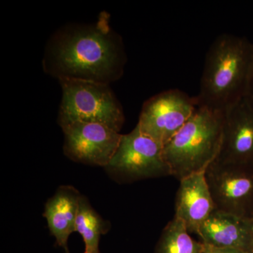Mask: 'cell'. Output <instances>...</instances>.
Masks as SVG:
<instances>
[{
	"label": "cell",
	"instance_id": "cell-1",
	"mask_svg": "<svg viewBox=\"0 0 253 253\" xmlns=\"http://www.w3.org/2000/svg\"><path fill=\"white\" fill-rule=\"evenodd\" d=\"M126 55L122 37L100 13L91 23H68L51 35L42 59L44 72L60 80L109 84L122 77Z\"/></svg>",
	"mask_w": 253,
	"mask_h": 253
},
{
	"label": "cell",
	"instance_id": "cell-2",
	"mask_svg": "<svg viewBox=\"0 0 253 253\" xmlns=\"http://www.w3.org/2000/svg\"><path fill=\"white\" fill-rule=\"evenodd\" d=\"M253 73V43L224 33L210 46L196 96L198 106L225 113L249 93Z\"/></svg>",
	"mask_w": 253,
	"mask_h": 253
},
{
	"label": "cell",
	"instance_id": "cell-3",
	"mask_svg": "<svg viewBox=\"0 0 253 253\" xmlns=\"http://www.w3.org/2000/svg\"><path fill=\"white\" fill-rule=\"evenodd\" d=\"M224 113L198 106L187 122L163 148L171 176L178 180L206 172L220 150Z\"/></svg>",
	"mask_w": 253,
	"mask_h": 253
},
{
	"label": "cell",
	"instance_id": "cell-4",
	"mask_svg": "<svg viewBox=\"0 0 253 253\" xmlns=\"http://www.w3.org/2000/svg\"><path fill=\"white\" fill-rule=\"evenodd\" d=\"M59 82L62 89L60 126L76 122L99 123L121 132L124 112L109 84L77 80Z\"/></svg>",
	"mask_w": 253,
	"mask_h": 253
},
{
	"label": "cell",
	"instance_id": "cell-5",
	"mask_svg": "<svg viewBox=\"0 0 253 253\" xmlns=\"http://www.w3.org/2000/svg\"><path fill=\"white\" fill-rule=\"evenodd\" d=\"M163 148L136 126L130 132L123 134L117 151L104 168L119 182L171 176Z\"/></svg>",
	"mask_w": 253,
	"mask_h": 253
},
{
	"label": "cell",
	"instance_id": "cell-6",
	"mask_svg": "<svg viewBox=\"0 0 253 253\" xmlns=\"http://www.w3.org/2000/svg\"><path fill=\"white\" fill-rule=\"evenodd\" d=\"M206 177L215 210L253 219V166L214 161Z\"/></svg>",
	"mask_w": 253,
	"mask_h": 253
},
{
	"label": "cell",
	"instance_id": "cell-7",
	"mask_svg": "<svg viewBox=\"0 0 253 253\" xmlns=\"http://www.w3.org/2000/svg\"><path fill=\"white\" fill-rule=\"evenodd\" d=\"M198 107L196 97L177 89H168L145 101L137 126L141 132L165 146Z\"/></svg>",
	"mask_w": 253,
	"mask_h": 253
},
{
	"label": "cell",
	"instance_id": "cell-8",
	"mask_svg": "<svg viewBox=\"0 0 253 253\" xmlns=\"http://www.w3.org/2000/svg\"><path fill=\"white\" fill-rule=\"evenodd\" d=\"M61 127L66 157L74 162L103 168L112 159L123 135L99 123L76 122Z\"/></svg>",
	"mask_w": 253,
	"mask_h": 253
},
{
	"label": "cell",
	"instance_id": "cell-9",
	"mask_svg": "<svg viewBox=\"0 0 253 253\" xmlns=\"http://www.w3.org/2000/svg\"><path fill=\"white\" fill-rule=\"evenodd\" d=\"M215 161L253 166V108L246 98L224 113L222 139Z\"/></svg>",
	"mask_w": 253,
	"mask_h": 253
},
{
	"label": "cell",
	"instance_id": "cell-10",
	"mask_svg": "<svg viewBox=\"0 0 253 253\" xmlns=\"http://www.w3.org/2000/svg\"><path fill=\"white\" fill-rule=\"evenodd\" d=\"M197 234L206 246L253 253V219L214 210Z\"/></svg>",
	"mask_w": 253,
	"mask_h": 253
},
{
	"label": "cell",
	"instance_id": "cell-11",
	"mask_svg": "<svg viewBox=\"0 0 253 253\" xmlns=\"http://www.w3.org/2000/svg\"><path fill=\"white\" fill-rule=\"evenodd\" d=\"M179 181L174 217L182 221L189 232L197 234L200 227L215 210L206 172L186 176Z\"/></svg>",
	"mask_w": 253,
	"mask_h": 253
},
{
	"label": "cell",
	"instance_id": "cell-12",
	"mask_svg": "<svg viewBox=\"0 0 253 253\" xmlns=\"http://www.w3.org/2000/svg\"><path fill=\"white\" fill-rule=\"evenodd\" d=\"M78 189L70 185L61 186L46 201L43 217L45 218L50 233L56 244L66 253H70L68 241L75 231L80 201L82 198Z\"/></svg>",
	"mask_w": 253,
	"mask_h": 253
},
{
	"label": "cell",
	"instance_id": "cell-13",
	"mask_svg": "<svg viewBox=\"0 0 253 253\" xmlns=\"http://www.w3.org/2000/svg\"><path fill=\"white\" fill-rule=\"evenodd\" d=\"M111 224L92 208L85 196H82L76 221L75 231L79 233L84 243V253H101V236L107 234Z\"/></svg>",
	"mask_w": 253,
	"mask_h": 253
},
{
	"label": "cell",
	"instance_id": "cell-14",
	"mask_svg": "<svg viewBox=\"0 0 253 253\" xmlns=\"http://www.w3.org/2000/svg\"><path fill=\"white\" fill-rule=\"evenodd\" d=\"M204 247L189 235L185 224L174 217L163 229L154 253H204Z\"/></svg>",
	"mask_w": 253,
	"mask_h": 253
},
{
	"label": "cell",
	"instance_id": "cell-15",
	"mask_svg": "<svg viewBox=\"0 0 253 253\" xmlns=\"http://www.w3.org/2000/svg\"><path fill=\"white\" fill-rule=\"evenodd\" d=\"M204 253H253L234 249H219L204 245Z\"/></svg>",
	"mask_w": 253,
	"mask_h": 253
},
{
	"label": "cell",
	"instance_id": "cell-16",
	"mask_svg": "<svg viewBox=\"0 0 253 253\" xmlns=\"http://www.w3.org/2000/svg\"><path fill=\"white\" fill-rule=\"evenodd\" d=\"M246 99L248 100L249 104L253 108V73L252 79H251V85H250L249 93H248Z\"/></svg>",
	"mask_w": 253,
	"mask_h": 253
},
{
	"label": "cell",
	"instance_id": "cell-17",
	"mask_svg": "<svg viewBox=\"0 0 253 253\" xmlns=\"http://www.w3.org/2000/svg\"></svg>",
	"mask_w": 253,
	"mask_h": 253
}]
</instances>
